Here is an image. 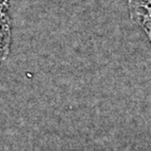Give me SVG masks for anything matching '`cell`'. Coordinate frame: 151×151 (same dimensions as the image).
Instances as JSON below:
<instances>
[{"label":"cell","instance_id":"obj_1","mask_svg":"<svg viewBox=\"0 0 151 151\" xmlns=\"http://www.w3.org/2000/svg\"><path fill=\"white\" fill-rule=\"evenodd\" d=\"M10 0H0V48L12 40V23L9 15Z\"/></svg>","mask_w":151,"mask_h":151}]
</instances>
